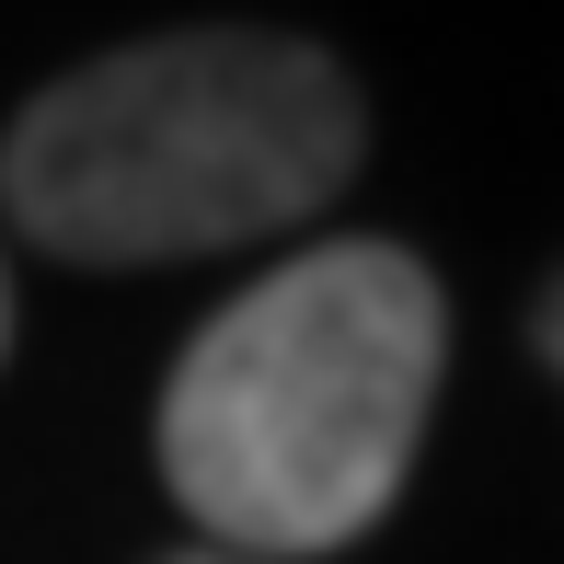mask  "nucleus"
I'll list each match as a JSON object with an SVG mask.
<instances>
[{"instance_id": "f257e3e1", "label": "nucleus", "mask_w": 564, "mask_h": 564, "mask_svg": "<svg viewBox=\"0 0 564 564\" xmlns=\"http://www.w3.org/2000/svg\"><path fill=\"white\" fill-rule=\"evenodd\" d=\"M449 369V300L403 242H312L173 357L162 484L208 553L312 564L403 496Z\"/></svg>"}, {"instance_id": "f03ea898", "label": "nucleus", "mask_w": 564, "mask_h": 564, "mask_svg": "<svg viewBox=\"0 0 564 564\" xmlns=\"http://www.w3.org/2000/svg\"><path fill=\"white\" fill-rule=\"evenodd\" d=\"M369 162V105L323 46L196 23L46 82L0 139V208L58 265H185L300 230Z\"/></svg>"}, {"instance_id": "7ed1b4c3", "label": "nucleus", "mask_w": 564, "mask_h": 564, "mask_svg": "<svg viewBox=\"0 0 564 564\" xmlns=\"http://www.w3.org/2000/svg\"><path fill=\"white\" fill-rule=\"evenodd\" d=\"M530 335H542V357H553V369H564V276H553V289H542V323H530Z\"/></svg>"}, {"instance_id": "20e7f679", "label": "nucleus", "mask_w": 564, "mask_h": 564, "mask_svg": "<svg viewBox=\"0 0 564 564\" xmlns=\"http://www.w3.org/2000/svg\"><path fill=\"white\" fill-rule=\"evenodd\" d=\"M0 346H12V276H0Z\"/></svg>"}, {"instance_id": "39448f33", "label": "nucleus", "mask_w": 564, "mask_h": 564, "mask_svg": "<svg viewBox=\"0 0 564 564\" xmlns=\"http://www.w3.org/2000/svg\"><path fill=\"white\" fill-rule=\"evenodd\" d=\"M173 564H242V553H173Z\"/></svg>"}]
</instances>
